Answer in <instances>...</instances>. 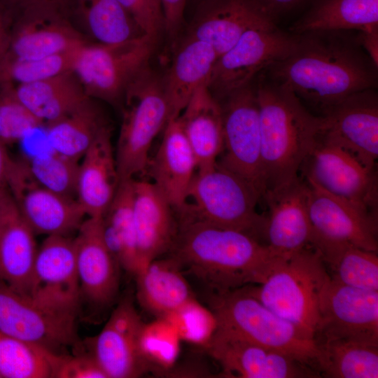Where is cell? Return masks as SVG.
<instances>
[{"label": "cell", "instance_id": "obj_15", "mask_svg": "<svg viewBox=\"0 0 378 378\" xmlns=\"http://www.w3.org/2000/svg\"><path fill=\"white\" fill-rule=\"evenodd\" d=\"M7 188L34 234L69 236L77 231L86 216L76 199L59 195L39 184L24 160L12 159Z\"/></svg>", "mask_w": 378, "mask_h": 378}, {"label": "cell", "instance_id": "obj_5", "mask_svg": "<svg viewBox=\"0 0 378 378\" xmlns=\"http://www.w3.org/2000/svg\"><path fill=\"white\" fill-rule=\"evenodd\" d=\"M187 204L176 214L177 223L197 222L240 231L256 238L263 236L266 216L256 205L258 191L241 177L218 163L197 170L190 183Z\"/></svg>", "mask_w": 378, "mask_h": 378}, {"label": "cell", "instance_id": "obj_6", "mask_svg": "<svg viewBox=\"0 0 378 378\" xmlns=\"http://www.w3.org/2000/svg\"><path fill=\"white\" fill-rule=\"evenodd\" d=\"M208 304L217 328L316 367L317 340L268 309L249 294L245 286L211 291Z\"/></svg>", "mask_w": 378, "mask_h": 378}, {"label": "cell", "instance_id": "obj_42", "mask_svg": "<svg viewBox=\"0 0 378 378\" xmlns=\"http://www.w3.org/2000/svg\"><path fill=\"white\" fill-rule=\"evenodd\" d=\"M144 34L157 39L164 29L160 0H118Z\"/></svg>", "mask_w": 378, "mask_h": 378}, {"label": "cell", "instance_id": "obj_39", "mask_svg": "<svg viewBox=\"0 0 378 378\" xmlns=\"http://www.w3.org/2000/svg\"><path fill=\"white\" fill-rule=\"evenodd\" d=\"M82 46L31 59H20L4 55L0 59V85H13V83L27 84L72 71Z\"/></svg>", "mask_w": 378, "mask_h": 378}, {"label": "cell", "instance_id": "obj_4", "mask_svg": "<svg viewBox=\"0 0 378 378\" xmlns=\"http://www.w3.org/2000/svg\"><path fill=\"white\" fill-rule=\"evenodd\" d=\"M330 279L319 251L308 246L281 256L263 282L245 288L268 309L316 339L320 297Z\"/></svg>", "mask_w": 378, "mask_h": 378}, {"label": "cell", "instance_id": "obj_36", "mask_svg": "<svg viewBox=\"0 0 378 378\" xmlns=\"http://www.w3.org/2000/svg\"><path fill=\"white\" fill-rule=\"evenodd\" d=\"M314 247L331 269L332 278L349 286L378 291L377 252L346 243H320Z\"/></svg>", "mask_w": 378, "mask_h": 378}, {"label": "cell", "instance_id": "obj_9", "mask_svg": "<svg viewBox=\"0 0 378 378\" xmlns=\"http://www.w3.org/2000/svg\"><path fill=\"white\" fill-rule=\"evenodd\" d=\"M223 149L218 163L237 174L264 195L257 85L254 80L220 101Z\"/></svg>", "mask_w": 378, "mask_h": 378}, {"label": "cell", "instance_id": "obj_24", "mask_svg": "<svg viewBox=\"0 0 378 378\" xmlns=\"http://www.w3.org/2000/svg\"><path fill=\"white\" fill-rule=\"evenodd\" d=\"M200 2L187 36L210 45L218 57L246 31L276 25L265 18L251 0H202Z\"/></svg>", "mask_w": 378, "mask_h": 378}, {"label": "cell", "instance_id": "obj_50", "mask_svg": "<svg viewBox=\"0 0 378 378\" xmlns=\"http://www.w3.org/2000/svg\"><path fill=\"white\" fill-rule=\"evenodd\" d=\"M197 1H202V0H197Z\"/></svg>", "mask_w": 378, "mask_h": 378}, {"label": "cell", "instance_id": "obj_10", "mask_svg": "<svg viewBox=\"0 0 378 378\" xmlns=\"http://www.w3.org/2000/svg\"><path fill=\"white\" fill-rule=\"evenodd\" d=\"M297 38L296 34L277 25L246 31L218 58L208 83L209 90L220 101L248 85L270 66L286 57Z\"/></svg>", "mask_w": 378, "mask_h": 378}, {"label": "cell", "instance_id": "obj_30", "mask_svg": "<svg viewBox=\"0 0 378 378\" xmlns=\"http://www.w3.org/2000/svg\"><path fill=\"white\" fill-rule=\"evenodd\" d=\"M218 56L208 43L186 36L162 83L172 119L180 115L195 91L208 85Z\"/></svg>", "mask_w": 378, "mask_h": 378}, {"label": "cell", "instance_id": "obj_33", "mask_svg": "<svg viewBox=\"0 0 378 378\" xmlns=\"http://www.w3.org/2000/svg\"><path fill=\"white\" fill-rule=\"evenodd\" d=\"M134 178L120 181L115 195L102 217L104 241L120 267L131 274L138 270L133 218Z\"/></svg>", "mask_w": 378, "mask_h": 378}, {"label": "cell", "instance_id": "obj_37", "mask_svg": "<svg viewBox=\"0 0 378 378\" xmlns=\"http://www.w3.org/2000/svg\"><path fill=\"white\" fill-rule=\"evenodd\" d=\"M73 1L82 26L96 43H115L144 35L118 0Z\"/></svg>", "mask_w": 378, "mask_h": 378}, {"label": "cell", "instance_id": "obj_20", "mask_svg": "<svg viewBox=\"0 0 378 378\" xmlns=\"http://www.w3.org/2000/svg\"><path fill=\"white\" fill-rule=\"evenodd\" d=\"M80 302L106 308L113 302L119 288L120 265L103 236L102 217H88L74 239Z\"/></svg>", "mask_w": 378, "mask_h": 378}, {"label": "cell", "instance_id": "obj_7", "mask_svg": "<svg viewBox=\"0 0 378 378\" xmlns=\"http://www.w3.org/2000/svg\"><path fill=\"white\" fill-rule=\"evenodd\" d=\"M121 101L122 119L115 151L120 181L146 172L152 143L172 119L162 76L148 64L128 83Z\"/></svg>", "mask_w": 378, "mask_h": 378}, {"label": "cell", "instance_id": "obj_31", "mask_svg": "<svg viewBox=\"0 0 378 378\" xmlns=\"http://www.w3.org/2000/svg\"><path fill=\"white\" fill-rule=\"evenodd\" d=\"M378 28V0H312L289 27L302 34L318 30Z\"/></svg>", "mask_w": 378, "mask_h": 378}, {"label": "cell", "instance_id": "obj_19", "mask_svg": "<svg viewBox=\"0 0 378 378\" xmlns=\"http://www.w3.org/2000/svg\"><path fill=\"white\" fill-rule=\"evenodd\" d=\"M323 135L375 169L378 158V94L367 89L349 95L326 109Z\"/></svg>", "mask_w": 378, "mask_h": 378}, {"label": "cell", "instance_id": "obj_12", "mask_svg": "<svg viewBox=\"0 0 378 378\" xmlns=\"http://www.w3.org/2000/svg\"><path fill=\"white\" fill-rule=\"evenodd\" d=\"M27 295L55 314L76 318L80 293L74 239L47 236L37 250Z\"/></svg>", "mask_w": 378, "mask_h": 378}, {"label": "cell", "instance_id": "obj_35", "mask_svg": "<svg viewBox=\"0 0 378 378\" xmlns=\"http://www.w3.org/2000/svg\"><path fill=\"white\" fill-rule=\"evenodd\" d=\"M317 342L316 368L323 377H378V346L344 340Z\"/></svg>", "mask_w": 378, "mask_h": 378}, {"label": "cell", "instance_id": "obj_29", "mask_svg": "<svg viewBox=\"0 0 378 378\" xmlns=\"http://www.w3.org/2000/svg\"><path fill=\"white\" fill-rule=\"evenodd\" d=\"M197 162V170L214 166L223 149L219 102L203 85L190 97L178 116Z\"/></svg>", "mask_w": 378, "mask_h": 378}, {"label": "cell", "instance_id": "obj_17", "mask_svg": "<svg viewBox=\"0 0 378 378\" xmlns=\"http://www.w3.org/2000/svg\"><path fill=\"white\" fill-rule=\"evenodd\" d=\"M227 377H318L319 373L285 354L250 342L216 326L204 344Z\"/></svg>", "mask_w": 378, "mask_h": 378}, {"label": "cell", "instance_id": "obj_22", "mask_svg": "<svg viewBox=\"0 0 378 378\" xmlns=\"http://www.w3.org/2000/svg\"><path fill=\"white\" fill-rule=\"evenodd\" d=\"M174 214L171 204L153 182L134 178L133 218L137 272L171 250L178 232Z\"/></svg>", "mask_w": 378, "mask_h": 378}, {"label": "cell", "instance_id": "obj_21", "mask_svg": "<svg viewBox=\"0 0 378 378\" xmlns=\"http://www.w3.org/2000/svg\"><path fill=\"white\" fill-rule=\"evenodd\" d=\"M62 8L34 5L24 8L10 32L5 55L20 59L48 57L78 48L87 43L83 34L65 18Z\"/></svg>", "mask_w": 378, "mask_h": 378}, {"label": "cell", "instance_id": "obj_47", "mask_svg": "<svg viewBox=\"0 0 378 378\" xmlns=\"http://www.w3.org/2000/svg\"><path fill=\"white\" fill-rule=\"evenodd\" d=\"M11 160L6 145L0 142V191L7 187V177Z\"/></svg>", "mask_w": 378, "mask_h": 378}, {"label": "cell", "instance_id": "obj_45", "mask_svg": "<svg viewBox=\"0 0 378 378\" xmlns=\"http://www.w3.org/2000/svg\"><path fill=\"white\" fill-rule=\"evenodd\" d=\"M187 0H160L163 18L164 29L170 35H174L183 22Z\"/></svg>", "mask_w": 378, "mask_h": 378}, {"label": "cell", "instance_id": "obj_16", "mask_svg": "<svg viewBox=\"0 0 378 378\" xmlns=\"http://www.w3.org/2000/svg\"><path fill=\"white\" fill-rule=\"evenodd\" d=\"M305 181L312 246L319 243H346L377 252V216L326 190L308 177Z\"/></svg>", "mask_w": 378, "mask_h": 378}, {"label": "cell", "instance_id": "obj_28", "mask_svg": "<svg viewBox=\"0 0 378 378\" xmlns=\"http://www.w3.org/2000/svg\"><path fill=\"white\" fill-rule=\"evenodd\" d=\"M134 276L139 304L155 316L176 315L196 302L180 265L172 255L152 260Z\"/></svg>", "mask_w": 378, "mask_h": 378}, {"label": "cell", "instance_id": "obj_23", "mask_svg": "<svg viewBox=\"0 0 378 378\" xmlns=\"http://www.w3.org/2000/svg\"><path fill=\"white\" fill-rule=\"evenodd\" d=\"M307 193L306 181L298 178L265 199L270 211L264 237L274 253L285 256L312 246L314 234Z\"/></svg>", "mask_w": 378, "mask_h": 378}, {"label": "cell", "instance_id": "obj_44", "mask_svg": "<svg viewBox=\"0 0 378 378\" xmlns=\"http://www.w3.org/2000/svg\"><path fill=\"white\" fill-rule=\"evenodd\" d=\"M251 1L265 18L278 25L281 19L304 10L312 0H251Z\"/></svg>", "mask_w": 378, "mask_h": 378}, {"label": "cell", "instance_id": "obj_26", "mask_svg": "<svg viewBox=\"0 0 378 378\" xmlns=\"http://www.w3.org/2000/svg\"><path fill=\"white\" fill-rule=\"evenodd\" d=\"M38 248L8 188L0 191V279L27 295Z\"/></svg>", "mask_w": 378, "mask_h": 378}, {"label": "cell", "instance_id": "obj_40", "mask_svg": "<svg viewBox=\"0 0 378 378\" xmlns=\"http://www.w3.org/2000/svg\"><path fill=\"white\" fill-rule=\"evenodd\" d=\"M23 160L30 174L39 184L59 195L75 199L78 160L53 150L48 154Z\"/></svg>", "mask_w": 378, "mask_h": 378}, {"label": "cell", "instance_id": "obj_14", "mask_svg": "<svg viewBox=\"0 0 378 378\" xmlns=\"http://www.w3.org/2000/svg\"><path fill=\"white\" fill-rule=\"evenodd\" d=\"M378 346V291L343 284L330 276L319 301L316 335Z\"/></svg>", "mask_w": 378, "mask_h": 378}, {"label": "cell", "instance_id": "obj_18", "mask_svg": "<svg viewBox=\"0 0 378 378\" xmlns=\"http://www.w3.org/2000/svg\"><path fill=\"white\" fill-rule=\"evenodd\" d=\"M76 318L55 314L0 279V332L57 353L76 342Z\"/></svg>", "mask_w": 378, "mask_h": 378}, {"label": "cell", "instance_id": "obj_2", "mask_svg": "<svg viewBox=\"0 0 378 378\" xmlns=\"http://www.w3.org/2000/svg\"><path fill=\"white\" fill-rule=\"evenodd\" d=\"M169 252L214 292L261 284L281 257L250 234L197 222L178 223Z\"/></svg>", "mask_w": 378, "mask_h": 378}, {"label": "cell", "instance_id": "obj_27", "mask_svg": "<svg viewBox=\"0 0 378 378\" xmlns=\"http://www.w3.org/2000/svg\"><path fill=\"white\" fill-rule=\"evenodd\" d=\"M79 163L76 200L88 217H103L118 190L120 179L111 132L106 125Z\"/></svg>", "mask_w": 378, "mask_h": 378}, {"label": "cell", "instance_id": "obj_49", "mask_svg": "<svg viewBox=\"0 0 378 378\" xmlns=\"http://www.w3.org/2000/svg\"><path fill=\"white\" fill-rule=\"evenodd\" d=\"M8 2L22 6L24 8L34 5H50L64 10L69 0H7Z\"/></svg>", "mask_w": 378, "mask_h": 378}, {"label": "cell", "instance_id": "obj_1", "mask_svg": "<svg viewBox=\"0 0 378 378\" xmlns=\"http://www.w3.org/2000/svg\"><path fill=\"white\" fill-rule=\"evenodd\" d=\"M297 35L291 52L264 71L301 101L322 113L351 94L377 89L378 65L362 47L357 31L318 30Z\"/></svg>", "mask_w": 378, "mask_h": 378}, {"label": "cell", "instance_id": "obj_11", "mask_svg": "<svg viewBox=\"0 0 378 378\" xmlns=\"http://www.w3.org/2000/svg\"><path fill=\"white\" fill-rule=\"evenodd\" d=\"M146 328L130 298L120 302L90 342V354L107 378L139 377L156 370L144 346Z\"/></svg>", "mask_w": 378, "mask_h": 378}, {"label": "cell", "instance_id": "obj_32", "mask_svg": "<svg viewBox=\"0 0 378 378\" xmlns=\"http://www.w3.org/2000/svg\"><path fill=\"white\" fill-rule=\"evenodd\" d=\"M14 91L20 102L43 125L66 115L89 97L73 71L18 85Z\"/></svg>", "mask_w": 378, "mask_h": 378}, {"label": "cell", "instance_id": "obj_34", "mask_svg": "<svg viewBox=\"0 0 378 378\" xmlns=\"http://www.w3.org/2000/svg\"><path fill=\"white\" fill-rule=\"evenodd\" d=\"M107 124L90 97L61 118L46 125L47 141L56 153L79 160Z\"/></svg>", "mask_w": 378, "mask_h": 378}, {"label": "cell", "instance_id": "obj_38", "mask_svg": "<svg viewBox=\"0 0 378 378\" xmlns=\"http://www.w3.org/2000/svg\"><path fill=\"white\" fill-rule=\"evenodd\" d=\"M59 355L0 332V378L54 377Z\"/></svg>", "mask_w": 378, "mask_h": 378}, {"label": "cell", "instance_id": "obj_43", "mask_svg": "<svg viewBox=\"0 0 378 378\" xmlns=\"http://www.w3.org/2000/svg\"><path fill=\"white\" fill-rule=\"evenodd\" d=\"M54 377L107 378L104 372L90 353L74 356L60 354Z\"/></svg>", "mask_w": 378, "mask_h": 378}, {"label": "cell", "instance_id": "obj_48", "mask_svg": "<svg viewBox=\"0 0 378 378\" xmlns=\"http://www.w3.org/2000/svg\"><path fill=\"white\" fill-rule=\"evenodd\" d=\"M10 40V32L8 31L6 18L0 8V59L8 51Z\"/></svg>", "mask_w": 378, "mask_h": 378}, {"label": "cell", "instance_id": "obj_25", "mask_svg": "<svg viewBox=\"0 0 378 378\" xmlns=\"http://www.w3.org/2000/svg\"><path fill=\"white\" fill-rule=\"evenodd\" d=\"M163 133L159 148L149 160L146 172L177 214L188 202V192L197 172V162L178 117L167 122Z\"/></svg>", "mask_w": 378, "mask_h": 378}, {"label": "cell", "instance_id": "obj_41", "mask_svg": "<svg viewBox=\"0 0 378 378\" xmlns=\"http://www.w3.org/2000/svg\"><path fill=\"white\" fill-rule=\"evenodd\" d=\"M0 142L20 141L43 123L17 98L14 86L0 85Z\"/></svg>", "mask_w": 378, "mask_h": 378}, {"label": "cell", "instance_id": "obj_3", "mask_svg": "<svg viewBox=\"0 0 378 378\" xmlns=\"http://www.w3.org/2000/svg\"><path fill=\"white\" fill-rule=\"evenodd\" d=\"M256 85L265 200L299 178L298 172L323 133V120L265 71L257 77Z\"/></svg>", "mask_w": 378, "mask_h": 378}, {"label": "cell", "instance_id": "obj_8", "mask_svg": "<svg viewBox=\"0 0 378 378\" xmlns=\"http://www.w3.org/2000/svg\"><path fill=\"white\" fill-rule=\"evenodd\" d=\"M155 41L144 34L115 43H87L78 51L73 71L88 97L116 103L148 64Z\"/></svg>", "mask_w": 378, "mask_h": 378}, {"label": "cell", "instance_id": "obj_13", "mask_svg": "<svg viewBox=\"0 0 378 378\" xmlns=\"http://www.w3.org/2000/svg\"><path fill=\"white\" fill-rule=\"evenodd\" d=\"M305 176L326 190L377 216V178L374 169L323 134L305 160Z\"/></svg>", "mask_w": 378, "mask_h": 378}, {"label": "cell", "instance_id": "obj_46", "mask_svg": "<svg viewBox=\"0 0 378 378\" xmlns=\"http://www.w3.org/2000/svg\"><path fill=\"white\" fill-rule=\"evenodd\" d=\"M358 36L362 47L378 65V28L358 31Z\"/></svg>", "mask_w": 378, "mask_h": 378}]
</instances>
